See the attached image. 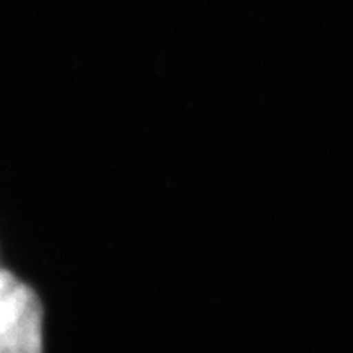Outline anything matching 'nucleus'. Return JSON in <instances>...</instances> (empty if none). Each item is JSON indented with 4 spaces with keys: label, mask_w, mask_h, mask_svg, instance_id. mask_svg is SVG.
<instances>
[{
    "label": "nucleus",
    "mask_w": 353,
    "mask_h": 353,
    "mask_svg": "<svg viewBox=\"0 0 353 353\" xmlns=\"http://www.w3.org/2000/svg\"><path fill=\"white\" fill-rule=\"evenodd\" d=\"M41 317L37 294L0 270V353H41Z\"/></svg>",
    "instance_id": "f257e3e1"
}]
</instances>
